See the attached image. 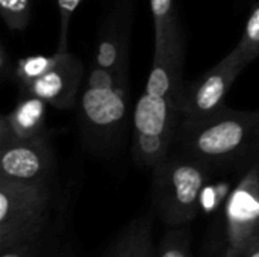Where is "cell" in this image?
Wrapping results in <instances>:
<instances>
[{"label":"cell","mask_w":259,"mask_h":257,"mask_svg":"<svg viewBox=\"0 0 259 257\" xmlns=\"http://www.w3.org/2000/svg\"><path fill=\"white\" fill-rule=\"evenodd\" d=\"M219 257H259V236L238 247H228Z\"/></svg>","instance_id":"obj_20"},{"label":"cell","mask_w":259,"mask_h":257,"mask_svg":"<svg viewBox=\"0 0 259 257\" xmlns=\"http://www.w3.org/2000/svg\"><path fill=\"white\" fill-rule=\"evenodd\" d=\"M62 245L64 242L61 241V233H50L0 250V257H53Z\"/></svg>","instance_id":"obj_14"},{"label":"cell","mask_w":259,"mask_h":257,"mask_svg":"<svg viewBox=\"0 0 259 257\" xmlns=\"http://www.w3.org/2000/svg\"><path fill=\"white\" fill-rule=\"evenodd\" d=\"M47 103L41 98L23 94L14 109L0 120V141H29L50 135L46 127Z\"/></svg>","instance_id":"obj_11"},{"label":"cell","mask_w":259,"mask_h":257,"mask_svg":"<svg viewBox=\"0 0 259 257\" xmlns=\"http://www.w3.org/2000/svg\"><path fill=\"white\" fill-rule=\"evenodd\" d=\"M173 148L199 159L214 173L243 176L259 165V109L225 108L205 121L179 126Z\"/></svg>","instance_id":"obj_1"},{"label":"cell","mask_w":259,"mask_h":257,"mask_svg":"<svg viewBox=\"0 0 259 257\" xmlns=\"http://www.w3.org/2000/svg\"><path fill=\"white\" fill-rule=\"evenodd\" d=\"M225 218L228 247L243 245L259 236V165L246 171L231 191Z\"/></svg>","instance_id":"obj_8"},{"label":"cell","mask_w":259,"mask_h":257,"mask_svg":"<svg viewBox=\"0 0 259 257\" xmlns=\"http://www.w3.org/2000/svg\"><path fill=\"white\" fill-rule=\"evenodd\" d=\"M246 67L247 64L234 48L202 77L185 88L181 100L179 126L197 124L225 109V98Z\"/></svg>","instance_id":"obj_6"},{"label":"cell","mask_w":259,"mask_h":257,"mask_svg":"<svg viewBox=\"0 0 259 257\" xmlns=\"http://www.w3.org/2000/svg\"><path fill=\"white\" fill-rule=\"evenodd\" d=\"M50 233H61L52 183L0 177V250Z\"/></svg>","instance_id":"obj_3"},{"label":"cell","mask_w":259,"mask_h":257,"mask_svg":"<svg viewBox=\"0 0 259 257\" xmlns=\"http://www.w3.org/2000/svg\"><path fill=\"white\" fill-rule=\"evenodd\" d=\"M62 52L56 50L53 55L44 56V55H33V56H26L17 61L11 80L17 82L21 86L36 80L38 77L44 76L46 73H49L52 68H55L58 65V62L61 61Z\"/></svg>","instance_id":"obj_13"},{"label":"cell","mask_w":259,"mask_h":257,"mask_svg":"<svg viewBox=\"0 0 259 257\" xmlns=\"http://www.w3.org/2000/svg\"><path fill=\"white\" fill-rule=\"evenodd\" d=\"M129 103V65L106 86H83L77 121L83 147L96 156H112L123 142Z\"/></svg>","instance_id":"obj_4"},{"label":"cell","mask_w":259,"mask_h":257,"mask_svg":"<svg viewBox=\"0 0 259 257\" xmlns=\"http://www.w3.org/2000/svg\"><path fill=\"white\" fill-rule=\"evenodd\" d=\"M30 0H0V17L12 32L24 30L30 20Z\"/></svg>","instance_id":"obj_18"},{"label":"cell","mask_w":259,"mask_h":257,"mask_svg":"<svg viewBox=\"0 0 259 257\" xmlns=\"http://www.w3.org/2000/svg\"><path fill=\"white\" fill-rule=\"evenodd\" d=\"M53 173L50 135L29 141H0V177L23 183H52Z\"/></svg>","instance_id":"obj_7"},{"label":"cell","mask_w":259,"mask_h":257,"mask_svg":"<svg viewBox=\"0 0 259 257\" xmlns=\"http://www.w3.org/2000/svg\"><path fill=\"white\" fill-rule=\"evenodd\" d=\"M102 257H156L152 220L149 217L131 220L114 236Z\"/></svg>","instance_id":"obj_12"},{"label":"cell","mask_w":259,"mask_h":257,"mask_svg":"<svg viewBox=\"0 0 259 257\" xmlns=\"http://www.w3.org/2000/svg\"><path fill=\"white\" fill-rule=\"evenodd\" d=\"M83 76V64L70 50H65L55 68L20 89L23 94L41 98L52 108L71 109L76 103Z\"/></svg>","instance_id":"obj_9"},{"label":"cell","mask_w":259,"mask_h":257,"mask_svg":"<svg viewBox=\"0 0 259 257\" xmlns=\"http://www.w3.org/2000/svg\"><path fill=\"white\" fill-rule=\"evenodd\" d=\"M249 65L259 56V3H256L246 21L241 39L234 47Z\"/></svg>","instance_id":"obj_16"},{"label":"cell","mask_w":259,"mask_h":257,"mask_svg":"<svg viewBox=\"0 0 259 257\" xmlns=\"http://www.w3.org/2000/svg\"><path fill=\"white\" fill-rule=\"evenodd\" d=\"M53 257H76V254H74V251H73V247H71V245L64 244V245L56 251V254H55Z\"/></svg>","instance_id":"obj_21"},{"label":"cell","mask_w":259,"mask_h":257,"mask_svg":"<svg viewBox=\"0 0 259 257\" xmlns=\"http://www.w3.org/2000/svg\"><path fill=\"white\" fill-rule=\"evenodd\" d=\"M155 24V52H161L167 42L173 21L178 18L175 0H149Z\"/></svg>","instance_id":"obj_15"},{"label":"cell","mask_w":259,"mask_h":257,"mask_svg":"<svg viewBox=\"0 0 259 257\" xmlns=\"http://www.w3.org/2000/svg\"><path fill=\"white\" fill-rule=\"evenodd\" d=\"M212 173L199 159L178 150L152 170V204L167 227H185L197 217Z\"/></svg>","instance_id":"obj_2"},{"label":"cell","mask_w":259,"mask_h":257,"mask_svg":"<svg viewBox=\"0 0 259 257\" xmlns=\"http://www.w3.org/2000/svg\"><path fill=\"white\" fill-rule=\"evenodd\" d=\"M134 21L132 0H120L103 21L96 42L93 65L118 68L129 61Z\"/></svg>","instance_id":"obj_10"},{"label":"cell","mask_w":259,"mask_h":257,"mask_svg":"<svg viewBox=\"0 0 259 257\" xmlns=\"http://www.w3.org/2000/svg\"><path fill=\"white\" fill-rule=\"evenodd\" d=\"M156 257H196L191 250L190 232L184 227L170 229L156 247Z\"/></svg>","instance_id":"obj_17"},{"label":"cell","mask_w":259,"mask_h":257,"mask_svg":"<svg viewBox=\"0 0 259 257\" xmlns=\"http://www.w3.org/2000/svg\"><path fill=\"white\" fill-rule=\"evenodd\" d=\"M82 0H56L58 12H59V44L56 50L65 52L68 50V27L73 14Z\"/></svg>","instance_id":"obj_19"},{"label":"cell","mask_w":259,"mask_h":257,"mask_svg":"<svg viewBox=\"0 0 259 257\" xmlns=\"http://www.w3.org/2000/svg\"><path fill=\"white\" fill-rule=\"evenodd\" d=\"M181 103L143 92L134 109L132 158L140 168L153 170L175 145Z\"/></svg>","instance_id":"obj_5"}]
</instances>
